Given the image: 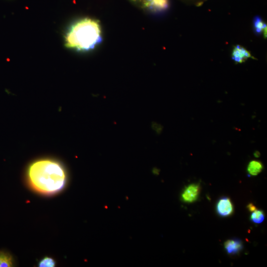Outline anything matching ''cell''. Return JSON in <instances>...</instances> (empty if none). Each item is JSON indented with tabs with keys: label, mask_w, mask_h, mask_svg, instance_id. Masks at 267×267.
Wrapping results in <instances>:
<instances>
[{
	"label": "cell",
	"mask_w": 267,
	"mask_h": 267,
	"mask_svg": "<svg viewBox=\"0 0 267 267\" xmlns=\"http://www.w3.org/2000/svg\"><path fill=\"white\" fill-rule=\"evenodd\" d=\"M99 22L91 18H84L72 23L64 36L65 46L70 49L85 52L93 49L102 41Z\"/></svg>",
	"instance_id": "obj_2"
},
{
	"label": "cell",
	"mask_w": 267,
	"mask_h": 267,
	"mask_svg": "<svg viewBox=\"0 0 267 267\" xmlns=\"http://www.w3.org/2000/svg\"><path fill=\"white\" fill-rule=\"evenodd\" d=\"M55 265V262L50 257H44L39 263V267H52Z\"/></svg>",
	"instance_id": "obj_13"
},
{
	"label": "cell",
	"mask_w": 267,
	"mask_h": 267,
	"mask_svg": "<svg viewBox=\"0 0 267 267\" xmlns=\"http://www.w3.org/2000/svg\"><path fill=\"white\" fill-rule=\"evenodd\" d=\"M231 58L235 63H242L249 58H253V56L243 46L240 45H236L234 46L232 49Z\"/></svg>",
	"instance_id": "obj_4"
},
{
	"label": "cell",
	"mask_w": 267,
	"mask_h": 267,
	"mask_svg": "<svg viewBox=\"0 0 267 267\" xmlns=\"http://www.w3.org/2000/svg\"><path fill=\"white\" fill-rule=\"evenodd\" d=\"M169 6L168 0H152L150 9L155 12L166 9Z\"/></svg>",
	"instance_id": "obj_9"
},
{
	"label": "cell",
	"mask_w": 267,
	"mask_h": 267,
	"mask_svg": "<svg viewBox=\"0 0 267 267\" xmlns=\"http://www.w3.org/2000/svg\"><path fill=\"white\" fill-rule=\"evenodd\" d=\"M254 30L257 34H263L265 38H267V26L262 19L257 16L253 20Z\"/></svg>",
	"instance_id": "obj_7"
},
{
	"label": "cell",
	"mask_w": 267,
	"mask_h": 267,
	"mask_svg": "<svg viewBox=\"0 0 267 267\" xmlns=\"http://www.w3.org/2000/svg\"><path fill=\"white\" fill-rule=\"evenodd\" d=\"M27 178L31 187L37 191L51 194L61 190L66 182V174L63 166L50 159L34 161L27 170Z\"/></svg>",
	"instance_id": "obj_1"
},
{
	"label": "cell",
	"mask_w": 267,
	"mask_h": 267,
	"mask_svg": "<svg viewBox=\"0 0 267 267\" xmlns=\"http://www.w3.org/2000/svg\"><path fill=\"white\" fill-rule=\"evenodd\" d=\"M247 207L250 212H253V211L257 210V208L256 207V206H254L252 203H250L249 204H248Z\"/></svg>",
	"instance_id": "obj_14"
},
{
	"label": "cell",
	"mask_w": 267,
	"mask_h": 267,
	"mask_svg": "<svg viewBox=\"0 0 267 267\" xmlns=\"http://www.w3.org/2000/svg\"><path fill=\"white\" fill-rule=\"evenodd\" d=\"M200 185L198 183H192L187 186L181 193L182 200L186 203L195 201L200 192Z\"/></svg>",
	"instance_id": "obj_3"
},
{
	"label": "cell",
	"mask_w": 267,
	"mask_h": 267,
	"mask_svg": "<svg viewBox=\"0 0 267 267\" xmlns=\"http://www.w3.org/2000/svg\"><path fill=\"white\" fill-rule=\"evenodd\" d=\"M141 7L150 9L152 0H130Z\"/></svg>",
	"instance_id": "obj_12"
},
{
	"label": "cell",
	"mask_w": 267,
	"mask_h": 267,
	"mask_svg": "<svg viewBox=\"0 0 267 267\" xmlns=\"http://www.w3.org/2000/svg\"><path fill=\"white\" fill-rule=\"evenodd\" d=\"M262 163L257 160L251 161L247 168L248 174L251 176H257L260 173L263 169Z\"/></svg>",
	"instance_id": "obj_8"
},
{
	"label": "cell",
	"mask_w": 267,
	"mask_h": 267,
	"mask_svg": "<svg viewBox=\"0 0 267 267\" xmlns=\"http://www.w3.org/2000/svg\"><path fill=\"white\" fill-rule=\"evenodd\" d=\"M224 246L228 254H235L242 250L243 245L240 240L232 239L226 240L224 243Z\"/></svg>",
	"instance_id": "obj_6"
},
{
	"label": "cell",
	"mask_w": 267,
	"mask_h": 267,
	"mask_svg": "<svg viewBox=\"0 0 267 267\" xmlns=\"http://www.w3.org/2000/svg\"><path fill=\"white\" fill-rule=\"evenodd\" d=\"M251 220L254 223H261L265 219L264 212L261 210L253 211L250 217Z\"/></svg>",
	"instance_id": "obj_11"
},
{
	"label": "cell",
	"mask_w": 267,
	"mask_h": 267,
	"mask_svg": "<svg viewBox=\"0 0 267 267\" xmlns=\"http://www.w3.org/2000/svg\"><path fill=\"white\" fill-rule=\"evenodd\" d=\"M13 265L12 257L8 253L0 251V267H11Z\"/></svg>",
	"instance_id": "obj_10"
},
{
	"label": "cell",
	"mask_w": 267,
	"mask_h": 267,
	"mask_svg": "<svg viewBox=\"0 0 267 267\" xmlns=\"http://www.w3.org/2000/svg\"><path fill=\"white\" fill-rule=\"evenodd\" d=\"M217 211L222 217H228L233 212V207L230 199L227 197H222L217 204Z\"/></svg>",
	"instance_id": "obj_5"
},
{
	"label": "cell",
	"mask_w": 267,
	"mask_h": 267,
	"mask_svg": "<svg viewBox=\"0 0 267 267\" xmlns=\"http://www.w3.org/2000/svg\"><path fill=\"white\" fill-rule=\"evenodd\" d=\"M260 155H261V154L259 151L256 150L254 152V156L256 158H259L260 156Z\"/></svg>",
	"instance_id": "obj_15"
}]
</instances>
